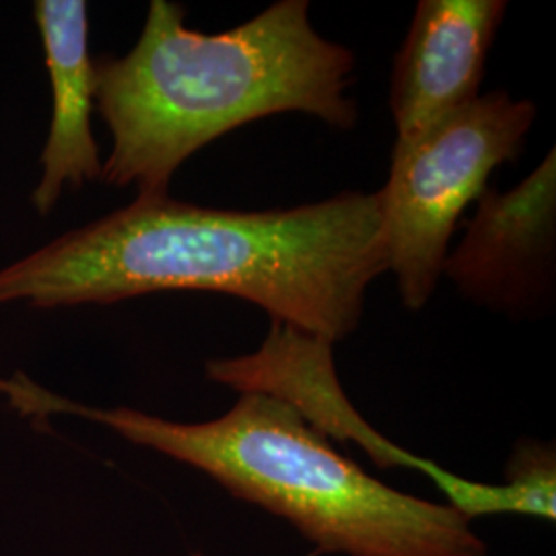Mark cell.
<instances>
[{"instance_id":"9","label":"cell","mask_w":556,"mask_h":556,"mask_svg":"<svg viewBox=\"0 0 556 556\" xmlns=\"http://www.w3.org/2000/svg\"><path fill=\"white\" fill-rule=\"evenodd\" d=\"M192 556H204V555H202V553H194V555H192Z\"/></svg>"},{"instance_id":"6","label":"cell","mask_w":556,"mask_h":556,"mask_svg":"<svg viewBox=\"0 0 556 556\" xmlns=\"http://www.w3.org/2000/svg\"><path fill=\"white\" fill-rule=\"evenodd\" d=\"M441 275L462 295L509 316L532 314L555 289V149L507 192L486 188Z\"/></svg>"},{"instance_id":"3","label":"cell","mask_w":556,"mask_h":556,"mask_svg":"<svg viewBox=\"0 0 556 556\" xmlns=\"http://www.w3.org/2000/svg\"><path fill=\"white\" fill-rule=\"evenodd\" d=\"M0 392L23 417L91 418L197 468L231 497L289 521L324 555L489 556L472 519L367 475L277 397L248 392L223 417L176 422L124 406H83L23 374L0 379Z\"/></svg>"},{"instance_id":"7","label":"cell","mask_w":556,"mask_h":556,"mask_svg":"<svg viewBox=\"0 0 556 556\" xmlns=\"http://www.w3.org/2000/svg\"><path fill=\"white\" fill-rule=\"evenodd\" d=\"M505 0H420L390 91L396 142L417 139L480 96Z\"/></svg>"},{"instance_id":"4","label":"cell","mask_w":556,"mask_h":556,"mask_svg":"<svg viewBox=\"0 0 556 556\" xmlns=\"http://www.w3.org/2000/svg\"><path fill=\"white\" fill-rule=\"evenodd\" d=\"M534 119L532 101L491 91L394 144L378 202L388 273L404 307L418 312L429 303L462 213L482 197L498 165L519 157Z\"/></svg>"},{"instance_id":"2","label":"cell","mask_w":556,"mask_h":556,"mask_svg":"<svg viewBox=\"0 0 556 556\" xmlns=\"http://www.w3.org/2000/svg\"><path fill=\"white\" fill-rule=\"evenodd\" d=\"M355 54L321 38L307 0H280L223 34L186 27L178 2L153 0L137 46L96 60V108L112 132L110 186L167 194L184 161L256 119L299 112L349 130Z\"/></svg>"},{"instance_id":"8","label":"cell","mask_w":556,"mask_h":556,"mask_svg":"<svg viewBox=\"0 0 556 556\" xmlns=\"http://www.w3.org/2000/svg\"><path fill=\"white\" fill-rule=\"evenodd\" d=\"M34 17L40 27L54 105L41 151L43 174L31 202L38 213L48 215L64 186L80 188L85 181L101 178L103 165L91 130L96 60L89 54L87 2L38 0Z\"/></svg>"},{"instance_id":"5","label":"cell","mask_w":556,"mask_h":556,"mask_svg":"<svg viewBox=\"0 0 556 556\" xmlns=\"http://www.w3.org/2000/svg\"><path fill=\"white\" fill-rule=\"evenodd\" d=\"M332 342L273 321L270 334L254 355L220 358L206 365L208 378L241 394L256 392L295 408L326 438L353 441L379 468H410L429 478L462 516H493L498 509L497 484L475 482L441 468L429 457L415 456L381 438L346 400L338 383Z\"/></svg>"},{"instance_id":"1","label":"cell","mask_w":556,"mask_h":556,"mask_svg":"<svg viewBox=\"0 0 556 556\" xmlns=\"http://www.w3.org/2000/svg\"><path fill=\"white\" fill-rule=\"evenodd\" d=\"M388 273L378 192L273 211H223L139 194L0 270V305H110L163 291L245 299L273 321L338 342Z\"/></svg>"}]
</instances>
